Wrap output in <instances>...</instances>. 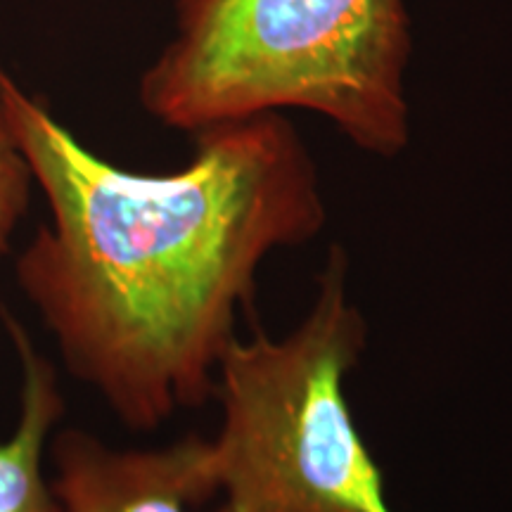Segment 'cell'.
<instances>
[{
	"mask_svg": "<svg viewBox=\"0 0 512 512\" xmlns=\"http://www.w3.org/2000/svg\"><path fill=\"white\" fill-rule=\"evenodd\" d=\"M0 105L48 204L15 278L67 373L131 432L204 406L264 261L328 221L297 128L283 114L211 126L183 169L138 174L88 150L3 67Z\"/></svg>",
	"mask_w": 512,
	"mask_h": 512,
	"instance_id": "6da1fadb",
	"label": "cell"
},
{
	"mask_svg": "<svg viewBox=\"0 0 512 512\" xmlns=\"http://www.w3.org/2000/svg\"><path fill=\"white\" fill-rule=\"evenodd\" d=\"M403 0H178L176 29L138 98L185 133L285 110L330 119L358 150L396 157L411 140Z\"/></svg>",
	"mask_w": 512,
	"mask_h": 512,
	"instance_id": "7a4b0ae2",
	"label": "cell"
},
{
	"mask_svg": "<svg viewBox=\"0 0 512 512\" xmlns=\"http://www.w3.org/2000/svg\"><path fill=\"white\" fill-rule=\"evenodd\" d=\"M366 344L349 254L335 245L297 328L268 337L256 325L223 351L211 394L221 427L202 451L214 512H394L347 396Z\"/></svg>",
	"mask_w": 512,
	"mask_h": 512,
	"instance_id": "3957f363",
	"label": "cell"
},
{
	"mask_svg": "<svg viewBox=\"0 0 512 512\" xmlns=\"http://www.w3.org/2000/svg\"><path fill=\"white\" fill-rule=\"evenodd\" d=\"M204 437L162 448H112L86 430L53 434L50 477L62 512H190L209 501Z\"/></svg>",
	"mask_w": 512,
	"mask_h": 512,
	"instance_id": "277c9868",
	"label": "cell"
},
{
	"mask_svg": "<svg viewBox=\"0 0 512 512\" xmlns=\"http://www.w3.org/2000/svg\"><path fill=\"white\" fill-rule=\"evenodd\" d=\"M0 320L22 368L17 425L0 441V512H62L43 470L50 439L64 418L60 377L8 306H0Z\"/></svg>",
	"mask_w": 512,
	"mask_h": 512,
	"instance_id": "5b68a950",
	"label": "cell"
},
{
	"mask_svg": "<svg viewBox=\"0 0 512 512\" xmlns=\"http://www.w3.org/2000/svg\"><path fill=\"white\" fill-rule=\"evenodd\" d=\"M34 174L0 105V259L12 249L19 223L27 216Z\"/></svg>",
	"mask_w": 512,
	"mask_h": 512,
	"instance_id": "8992f818",
	"label": "cell"
}]
</instances>
